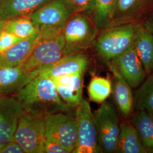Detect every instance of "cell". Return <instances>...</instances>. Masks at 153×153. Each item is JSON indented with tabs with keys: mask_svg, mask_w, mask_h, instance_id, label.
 I'll return each instance as SVG.
<instances>
[{
	"mask_svg": "<svg viewBox=\"0 0 153 153\" xmlns=\"http://www.w3.org/2000/svg\"><path fill=\"white\" fill-rule=\"evenodd\" d=\"M14 96L24 110L44 116L60 112L72 114L76 107L61 98L51 78L40 74L33 78Z\"/></svg>",
	"mask_w": 153,
	"mask_h": 153,
	"instance_id": "1",
	"label": "cell"
},
{
	"mask_svg": "<svg viewBox=\"0 0 153 153\" xmlns=\"http://www.w3.org/2000/svg\"><path fill=\"white\" fill-rule=\"evenodd\" d=\"M62 29L63 27L39 28L38 42L21 65L28 71L37 70L55 63L64 56L65 43Z\"/></svg>",
	"mask_w": 153,
	"mask_h": 153,
	"instance_id": "2",
	"label": "cell"
},
{
	"mask_svg": "<svg viewBox=\"0 0 153 153\" xmlns=\"http://www.w3.org/2000/svg\"><path fill=\"white\" fill-rule=\"evenodd\" d=\"M139 24L129 23L111 26L101 30L95 43L99 56L108 63L129 49L133 45Z\"/></svg>",
	"mask_w": 153,
	"mask_h": 153,
	"instance_id": "3",
	"label": "cell"
},
{
	"mask_svg": "<svg viewBox=\"0 0 153 153\" xmlns=\"http://www.w3.org/2000/svg\"><path fill=\"white\" fill-rule=\"evenodd\" d=\"M98 30L88 16L77 14L70 17L62 29L64 55L82 52L93 45Z\"/></svg>",
	"mask_w": 153,
	"mask_h": 153,
	"instance_id": "4",
	"label": "cell"
},
{
	"mask_svg": "<svg viewBox=\"0 0 153 153\" xmlns=\"http://www.w3.org/2000/svg\"><path fill=\"white\" fill-rule=\"evenodd\" d=\"M44 115L23 110L13 140L26 153H44L45 129Z\"/></svg>",
	"mask_w": 153,
	"mask_h": 153,
	"instance_id": "5",
	"label": "cell"
},
{
	"mask_svg": "<svg viewBox=\"0 0 153 153\" xmlns=\"http://www.w3.org/2000/svg\"><path fill=\"white\" fill-rule=\"evenodd\" d=\"M93 114L100 152L116 153L121 121L114 103L106 100Z\"/></svg>",
	"mask_w": 153,
	"mask_h": 153,
	"instance_id": "6",
	"label": "cell"
},
{
	"mask_svg": "<svg viewBox=\"0 0 153 153\" xmlns=\"http://www.w3.org/2000/svg\"><path fill=\"white\" fill-rule=\"evenodd\" d=\"M77 140L73 153H98L97 132L94 117L88 101L82 98L75 109Z\"/></svg>",
	"mask_w": 153,
	"mask_h": 153,
	"instance_id": "7",
	"label": "cell"
},
{
	"mask_svg": "<svg viewBox=\"0 0 153 153\" xmlns=\"http://www.w3.org/2000/svg\"><path fill=\"white\" fill-rule=\"evenodd\" d=\"M44 121L45 134L53 137L68 153H72L77 140L75 115L71 113H56L45 116Z\"/></svg>",
	"mask_w": 153,
	"mask_h": 153,
	"instance_id": "8",
	"label": "cell"
},
{
	"mask_svg": "<svg viewBox=\"0 0 153 153\" xmlns=\"http://www.w3.org/2000/svg\"><path fill=\"white\" fill-rule=\"evenodd\" d=\"M111 72L121 76L132 88H138L148 74L133 45L122 54L108 63Z\"/></svg>",
	"mask_w": 153,
	"mask_h": 153,
	"instance_id": "9",
	"label": "cell"
},
{
	"mask_svg": "<svg viewBox=\"0 0 153 153\" xmlns=\"http://www.w3.org/2000/svg\"><path fill=\"white\" fill-rule=\"evenodd\" d=\"M23 108L14 95L0 94V148L13 140Z\"/></svg>",
	"mask_w": 153,
	"mask_h": 153,
	"instance_id": "10",
	"label": "cell"
},
{
	"mask_svg": "<svg viewBox=\"0 0 153 153\" xmlns=\"http://www.w3.org/2000/svg\"><path fill=\"white\" fill-rule=\"evenodd\" d=\"M71 13L61 0H51L31 13L28 17L39 28L64 27Z\"/></svg>",
	"mask_w": 153,
	"mask_h": 153,
	"instance_id": "11",
	"label": "cell"
},
{
	"mask_svg": "<svg viewBox=\"0 0 153 153\" xmlns=\"http://www.w3.org/2000/svg\"><path fill=\"white\" fill-rule=\"evenodd\" d=\"M153 9V0H116L110 26L141 23L143 17Z\"/></svg>",
	"mask_w": 153,
	"mask_h": 153,
	"instance_id": "12",
	"label": "cell"
},
{
	"mask_svg": "<svg viewBox=\"0 0 153 153\" xmlns=\"http://www.w3.org/2000/svg\"><path fill=\"white\" fill-rule=\"evenodd\" d=\"M90 61L83 52L65 55L59 61L37 69L38 74L49 78L65 74L83 73L88 69Z\"/></svg>",
	"mask_w": 153,
	"mask_h": 153,
	"instance_id": "13",
	"label": "cell"
},
{
	"mask_svg": "<svg viewBox=\"0 0 153 153\" xmlns=\"http://www.w3.org/2000/svg\"><path fill=\"white\" fill-rule=\"evenodd\" d=\"M38 75L37 70L28 71L21 65L0 66V94L14 95Z\"/></svg>",
	"mask_w": 153,
	"mask_h": 153,
	"instance_id": "14",
	"label": "cell"
},
{
	"mask_svg": "<svg viewBox=\"0 0 153 153\" xmlns=\"http://www.w3.org/2000/svg\"><path fill=\"white\" fill-rule=\"evenodd\" d=\"M113 103L122 120L130 119L134 112L133 91L131 86L117 73L112 72Z\"/></svg>",
	"mask_w": 153,
	"mask_h": 153,
	"instance_id": "15",
	"label": "cell"
},
{
	"mask_svg": "<svg viewBox=\"0 0 153 153\" xmlns=\"http://www.w3.org/2000/svg\"><path fill=\"white\" fill-rule=\"evenodd\" d=\"M84 74H65L51 78L61 98L66 103L76 106L81 102Z\"/></svg>",
	"mask_w": 153,
	"mask_h": 153,
	"instance_id": "16",
	"label": "cell"
},
{
	"mask_svg": "<svg viewBox=\"0 0 153 153\" xmlns=\"http://www.w3.org/2000/svg\"><path fill=\"white\" fill-rule=\"evenodd\" d=\"M133 46L147 74L153 72V33L142 23L136 31Z\"/></svg>",
	"mask_w": 153,
	"mask_h": 153,
	"instance_id": "17",
	"label": "cell"
},
{
	"mask_svg": "<svg viewBox=\"0 0 153 153\" xmlns=\"http://www.w3.org/2000/svg\"><path fill=\"white\" fill-rule=\"evenodd\" d=\"M39 31L38 33L23 39L11 48L0 55V66H15L22 64L31 53L38 42Z\"/></svg>",
	"mask_w": 153,
	"mask_h": 153,
	"instance_id": "18",
	"label": "cell"
},
{
	"mask_svg": "<svg viewBox=\"0 0 153 153\" xmlns=\"http://www.w3.org/2000/svg\"><path fill=\"white\" fill-rule=\"evenodd\" d=\"M116 153H148L130 119L121 120Z\"/></svg>",
	"mask_w": 153,
	"mask_h": 153,
	"instance_id": "19",
	"label": "cell"
},
{
	"mask_svg": "<svg viewBox=\"0 0 153 153\" xmlns=\"http://www.w3.org/2000/svg\"><path fill=\"white\" fill-rule=\"evenodd\" d=\"M51 0H0V19L28 16Z\"/></svg>",
	"mask_w": 153,
	"mask_h": 153,
	"instance_id": "20",
	"label": "cell"
},
{
	"mask_svg": "<svg viewBox=\"0 0 153 153\" xmlns=\"http://www.w3.org/2000/svg\"><path fill=\"white\" fill-rule=\"evenodd\" d=\"M145 150L153 153V115L145 111H134L130 118Z\"/></svg>",
	"mask_w": 153,
	"mask_h": 153,
	"instance_id": "21",
	"label": "cell"
},
{
	"mask_svg": "<svg viewBox=\"0 0 153 153\" xmlns=\"http://www.w3.org/2000/svg\"><path fill=\"white\" fill-rule=\"evenodd\" d=\"M133 97L134 111H145L153 115V72L135 88Z\"/></svg>",
	"mask_w": 153,
	"mask_h": 153,
	"instance_id": "22",
	"label": "cell"
},
{
	"mask_svg": "<svg viewBox=\"0 0 153 153\" xmlns=\"http://www.w3.org/2000/svg\"><path fill=\"white\" fill-rule=\"evenodd\" d=\"M88 91L91 101L101 104L112 94V81L108 78L93 74L88 86Z\"/></svg>",
	"mask_w": 153,
	"mask_h": 153,
	"instance_id": "23",
	"label": "cell"
},
{
	"mask_svg": "<svg viewBox=\"0 0 153 153\" xmlns=\"http://www.w3.org/2000/svg\"><path fill=\"white\" fill-rule=\"evenodd\" d=\"M4 30L21 39L27 38L39 31L28 16H19L6 21Z\"/></svg>",
	"mask_w": 153,
	"mask_h": 153,
	"instance_id": "24",
	"label": "cell"
},
{
	"mask_svg": "<svg viewBox=\"0 0 153 153\" xmlns=\"http://www.w3.org/2000/svg\"><path fill=\"white\" fill-rule=\"evenodd\" d=\"M116 0H95L93 21L98 30L110 26Z\"/></svg>",
	"mask_w": 153,
	"mask_h": 153,
	"instance_id": "25",
	"label": "cell"
},
{
	"mask_svg": "<svg viewBox=\"0 0 153 153\" xmlns=\"http://www.w3.org/2000/svg\"><path fill=\"white\" fill-rule=\"evenodd\" d=\"M65 4L71 15L82 14L89 16L93 14L95 0H61Z\"/></svg>",
	"mask_w": 153,
	"mask_h": 153,
	"instance_id": "26",
	"label": "cell"
},
{
	"mask_svg": "<svg viewBox=\"0 0 153 153\" xmlns=\"http://www.w3.org/2000/svg\"><path fill=\"white\" fill-rule=\"evenodd\" d=\"M22 39H23L18 38L14 34L4 30L0 35V55Z\"/></svg>",
	"mask_w": 153,
	"mask_h": 153,
	"instance_id": "27",
	"label": "cell"
},
{
	"mask_svg": "<svg viewBox=\"0 0 153 153\" xmlns=\"http://www.w3.org/2000/svg\"><path fill=\"white\" fill-rule=\"evenodd\" d=\"M44 153H69L68 150L53 137L45 134Z\"/></svg>",
	"mask_w": 153,
	"mask_h": 153,
	"instance_id": "28",
	"label": "cell"
},
{
	"mask_svg": "<svg viewBox=\"0 0 153 153\" xmlns=\"http://www.w3.org/2000/svg\"><path fill=\"white\" fill-rule=\"evenodd\" d=\"M0 153H25V152L16 142L12 140L0 148Z\"/></svg>",
	"mask_w": 153,
	"mask_h": 153,
	"instance_id": "29",
	"label": "cell"
},
{
	"mask_svg": "<svg viewBox=\"0 0 153 153\" xmlns=\"http://www.w3.org/2000/svg\"><path fill=\"white\" fill-rule=\"evenodd\" d=\"M142 25L153 33V9L146 16Z\"/></svg>",
	"mask_w": 153,
	"mask_h": 153,
	"instance_id": "30",
	"label": "cell"
},
{
	"mask_svg": "<svg viewBox=\"0 0 153 153\" xmlns=\"http://www.w3.org/2000/svg\"><path fill=\"white\" fill-rule=\"evenodd\" d=\"M6 21H5V20L0 19V35H1V33H2V31H4V26H5Z\"/></svg>",
	"mask_w": 153,
	"mask_h": 153,
	"instance_id": "31",
	"label": "cell"
}]
</instances>
